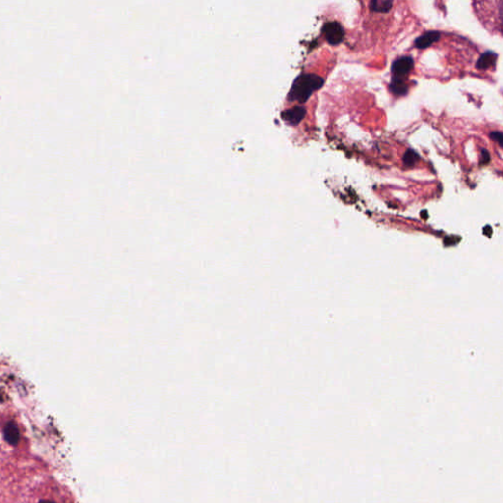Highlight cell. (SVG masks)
I'll return each instance as SVG.
<instances>
[{"label":"cell","instance_id":"7c38bea8","mask_svg":"<svg viewBox=\"0 0 503 503\" xmlns=\"http://www.w3.org/2000/svg\"><path fill=\"white\" fill-rule=\"evenodd\" d=\"M481 157H482V159H481L482 163H487L489 161V154L485 150L481 151Z\"/></svg>","mask_w":503,"mask_h":503},{"label":"cell","instance_id":"5b68a950","mask_svg":"<svg viewBox=\"0 0 503 503\" xmlns=\"http://www.w3.org/2000/svg\"><path fill=\"white\" fill-rule=\"evenodd\" d=\"M439 39H440V34L438 32H435V31L427 32V33L424 34L423 36L419 37L415 41V47L419 50H424V49L430 47L434 43L438 42Z\"/></svg>","mask_w":503,"mask_h":503},{"label":"cell","instance_id":"ba28073f","mask_svg":"<svg viewBox=\"0 0 503 503\" xmlns=\"http://www.w3.org/2000/svg\"><path fill=\"white\" fill-rule=\"evenodd\" d=\"M392 5L393 2L389 1V0H372L370 3V9L372 12L387 13L391 10Z\"/></svg>","mask_w":503,"mask_h":503},{"label":"cell","instance_id":"7a4b0ae2","mask_svg":"<svg viewBox=\"0 0 503 503\" xmlns=\"http://www.w3.org/2000/svg\"><path fill=\"white\" fill-rule=\"evenodd\" d=\"M322 34L324 35L326 41L331 46H337L342 43L345 32L343 27L337 22H329L324 24L322 27Z\"/></svg>","mask_w":503,"mask_h":503},{"label":"cell","instance_id":"3957f363","mask_svg":"<svg viewBox=\"0 0 503 503\" xmlns=\"http://www.w3.org/2000/svg\"><path fill=\"white\" fill-rule=\"evenodd\" d=\"M414 67V60L411 56H403L392 64L391 70L393 78L404 80Z\"/></svg>","mask_w":503,"mask_h":503},{"label":"cell","instance_id":"8992f818","mask_svg":"<svg viewBox=\"0 0 503 503\" xmlns=\"http://www.w3.org/2000/svg\"><path fill=\"white\" fill-rule=\"evenodd\" d=\"M5 440L12 446H16L19 443L20 439V431L18 425L14 422H9L6 424L3 430Z\"/></svg>","mask_w":503,"mask_h":503},{"label":"cell","instance_id":"30bf717a","mask_svg":"<svg viewBox=\"0 0 503 503\" xmlns=\"http://www.w3.org/2000/svg\"><path fill=\"white\" fill-rule=\"evenodd\" d=\"M419 159H420L419 155L416 152H414L413 150L406 151V153L403 156V163L409 167H413L418 162Z\"/></svg>","mask_w":503,"mask_h":503},{"label":"cell","instance_id":"9c48e42d","mask_svg":"<svg viewBox=\"0 0 503 503\" xmlns=\"http://www.w3.org/2000/svg\"><path fill=\"white\" fill-rule=\"evenodd\" d=\"M390 90L393 94L397 96H405L408 92V88L404 83V80L395 79L392 78L391 84H390Z\"/></svg>","mask_w":503,"mask_h":503},{"label":"cell","instance_id":"52a82bcc","mask_svg":"<svg viewBox=\"0 0 503 503\" xmlns=\"http://www.w3.org/2000/svg\"><path fill=\"white\" fill-rule=\"evenodd\" d=\"M496 59H497V55L496 53H492V52H487V53H484L479 58L478 60L477 61V64H476V67L477 69H479V70H485V69H488L492 66H494L495 62H496Z\"/></svg>","mask_w":503,"mask_h":503},{"label":"cell","instance_id":"6da1fadb","mask_svg":"<svg viewBox=\"0 0 503 503\" xmlns=\"http://www.w3.org/2000/svg\"><path fill=\"white\" fill-rule=\"evenodd\" d=\"M324 84V80L316 74H302L294 81L288 95L289 101L306 103L315 91L319 90Z\"/></svg>","mask_w":503,"mask_h":503},{"label":"cell","instance_id":"4fadbf2b","mask_svg":"<svg viewBox=\"0 0 503 503\" xmlns=\"http://www.w3.org/2000/svg\"><path fill=\"white\" fill-rule=\"evenodd\" d=\"M39 503H56L55 501H53V500H48V499H42L40 500Z\"/></svg>","mask_w":503,"mask_h":503},{"label":"cell","instance_id":"277c9868","mask_svg":"<svg viewBox=\"0 0 503 503\" xmlns=\"http://www.w3.org/2000/svg\"><path fill=\"white\" fill-rule=\"evenodd\" d=\"M306 115V109L303 106H296L290 109H287L281 113L282 119L289 124H299Z\"/></svg>","mask_w":503,"mask_h":503},{"label":"cell","instance_id":"8fae6325","mask_svg":"<svg viewBox=\"0 0 503 503\" xmlns=\"http://www.w3.org/2000/svg\"><path fill=\"white\" fill-rule=\"evenodd\" d=\"M490 138L496 142L500 147H502V142H503V139H502V134L500 132H491L490 133Z\"/></svg>","mask_w":503,"mask_h":503}]
</instances>
